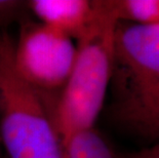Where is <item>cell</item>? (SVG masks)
Wrapping results in <instances>:
<instances>
[{
	"mask_svg": "<svg viewBox=\"0 0 159 158\" xmlns=\"http://www.w3.org/2000/svg\"><path fill=\"white\" fill-rule=\"evenodd\" d=\"M93 16L77 40L72 71L57 101L53 121L62 142L94 126L102 111L114 67L118 20L110 0H94Z\"/></svg>",
	"mask_w": 159,
	"mask_h": 158,
	"instance_id": "6da1fadb",
	"label": "cell"
},
{
	"mask_svg": "<svg viewBox=\"0 0 159 158\" xmlns=\"http://www.w3.org/2000/svg\"><path fill=\"white\" fill-rule=\"evenodd\" d=\"M15 39L0 33V140L8 158H64L55 104L27 83L13 65Z\"/></svg>",
	"mask_w": 159,
	"mask_h": 158,
	"instance_id": "7a4b0ae2",
	"label": "cell"
},
{
	"mask_svg": "<svg viewBox=\"0 0 159 158\" xmlns=\"http://www.w3.org/2000/svg\"><path fill=\"white\" fill-rule=\"evenodd\" d=\"M75 58L73 39L38 21L21 20L13 65L20 76L50 102L57 104Z\"/></svg>",
	"mask_w": 159,
	"mask_h": 158,
	"instance_id": "3957f363",
	"label": "cell"
},
{
	"mask_svg": "<svg viewBox=\"0 0 159 158\" xmlns=\"http://www.w3.org/2000/svg\"><path fill=\"white\" fill-rule=\"evenodd\" d=\"M112 80L115 97L159 81V24L118 22Z\"/></svg>",
	"mask_w": 159,
	"mask_h": 158,
	"instance_id": "277c9868",
	"label": "cell"
},
{
	"mask_svg": "<svg viewBox=\"0 0 159 158\" xmlns=\"http://www.w3.org/2000/svg\"><path fill=\"white\" fill-rule=\"evenodd\" d=\"M110 117L118 126L148 140H159V81L115 97Z\"/></svg>",
	"mask_w": 159,
	"mask_h": 158,
	"instance_id": "5b68a950",
	"label": "cell"
},
{
	"mask_svg": "<svg viewBox=\"0 0 159 158\" xmlns=\"http://www.w3.org/2000/svg\"><path fill=\"white\" fill-rule=\"evenodd\" d=\"M26 4L38 22L76 41L93 16V1L89 0H30Z\"/></svg>",
	"mask_w": 159,
	"mask_h": 158,
	"instance_id": "8992f818",
	"label": "cell"
},
{
	"mask_svg": "<svg viewBox=\"0 0 159 158\" xmlns=\"http://www.w3.org/2000/svg\"><path fill=\"white\" fill-rule=\"evenodd\" d=\"M63 146L64 158H120L94 126L74 133Z\"/></svg>",
	"mask_w": 159,
	"mask_h": 158,
	"instance_id": "52a82bcc",
	"label": "cell"
},
{
	"mask_svg": "<svg viewBox=\"0 0 159 158\" xmlns=\"http://www.w3.org/2000/svg\"><path fill=\"white\" fill-rule=\"evenodd\" d=\"M110 2L119 22L159 24V0H110Z\"/></svg>",
	"mask_w": 159,
	"mask_h": 158,
	"instance_id": "ba28073f",
	"label": "cell"
},
{
	"mask_svg": "<svg viewBox=\"0 0 159 158\" xmlns=\"http://www.w3.org/2000/svg\"><path fill=\"white\" fill-rule=\"evenodd\" d=\"M25 11H28L26 1L0 0V26L7 25L16 20L21 21Z\"/></svg>",
	"mask_w": 159,
	"mask_h": 158,
	"instance_id": "9c48e42d",
	"label": "cell"
},
{
	"mask_svg": "<svg viewBox=\"0 0 159 158\" xmlns=\"http://www.w3.org/2000/svg\"><path fill=\"white\" fill-rule=\"evenodd\" d=\"M120 158H159V143L136 152L119 154Z\"/></svg>",
	"mask_w": 159,
	"mask_h": 158,
	"instance_id": "30bf717a",
	"label": "cell"
},
{
	"mask_svg": "<svg viewBox=\"0 0 159 158\" xmlns=\"http://www.w3.org/2000/svg\"><path fill=\"white\" fill-rule=\"evenodd\" d=\"M0 148H1V140H0Z\"/></svg>",
	"mask_w": 159,
	"mask_h": 158,
	"instance_id": "8fae6325",
	"label": "cell"
}]
</instances>
